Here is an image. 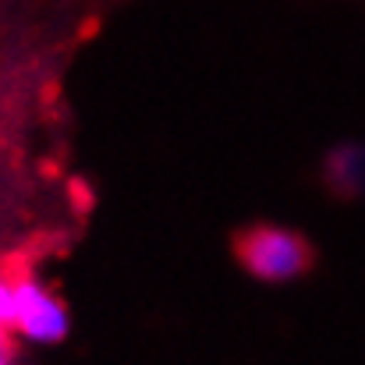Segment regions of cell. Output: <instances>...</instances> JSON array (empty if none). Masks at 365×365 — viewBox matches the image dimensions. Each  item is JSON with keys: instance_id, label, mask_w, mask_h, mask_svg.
<instances>
[{"instance_id": "cell-1", "label": "cell", "mask_w": 365, "mask_h": 365, "mask_svg": "<svg viewBox=\"0 0 365 365\" xmlns=\"http://www.w3.org/2000/svg\"><path fill=\"white\" fill-rule=\"evenodd\" d=\"M235 248H238L242 269L248 277H255L259 284H291V280L305 277L312 266L309 242L298 231L277 227V224L248 227Z\"/></svg>"}, {"instance_id": "cell-3", "label": "cell", "mask_w": 365, "mask_h": 365, "mask_svg": "<svg viewBox=\"0 0 365 365\" xmlns=\"http://www.w3.org/2000/svg\"><path fill=\"white\" fill-rule=\"evenodd\" d=\"M327 181L355 199V195H365V145H341L327 156Z\"/></svg>"}, {"instance_id": "cell-5", "label": "cell", "mask_w": 365, "mask_h": 365, "mask_svg": "<svg viewBox=\"0 0 365 365\" xmlns=\"http://www.w3.org/2000/svg\"><path fill=\"white\" fill-rule=\"evenodd\" d=\"M0 365H11V351L4 348V341H0Z\"/></svg>"}, {"instance_id": "cell-4", "label": "cell", "mask_w": 365, "mask_h": 365, "mask_svg": "<svg viewBox=\"0 0 365 365\" xmlns=\"http://www.w3.org/2000/svg\"><path fill=\"white\" fill-rule=\"evenodd\" d=\"M14 319V277H0V341Z\"/></svg>"}, {"instance_id": "cell-2", "label": "cell", "mask_w": 365, "mask_h": 365, "mask_svg": "<svg viewBox=\"0 0 365 365\" xmlns=\"http://www.w3.org/2000/svg\"><path fill=\"white\" fill-rule=\"evenodd\" d=\"M18 330L32 344H61L71 334V316L64 302L36 277H14V319Z\"/></svg>"}]
</instances>
